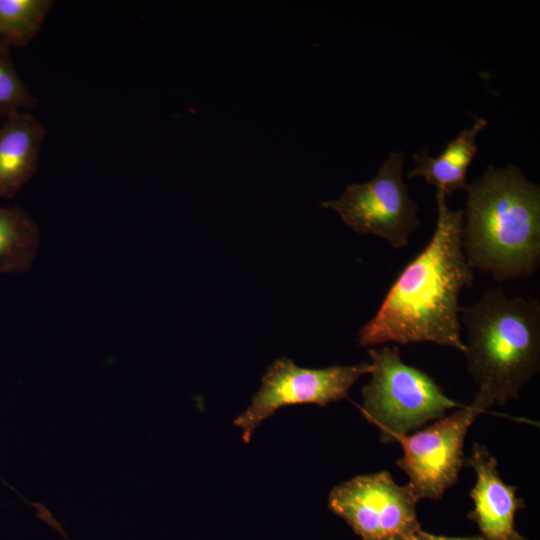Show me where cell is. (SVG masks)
I'll list each match as a JSON object with an SVG mask.
<instances>
[{
	"label": "cell",
	"instance_id": "1",
	"mask_svg": "<svg viewBox=\"0 0 540 540\" xmlns=\"http://www.w3.org/2000/svg\"><path fill=\"white\" fill-rule=\"evenodd\" d=\"M437 222L426 247L401 271L376 314L360 328L358 344L430 342L464 353L459 297L473 283L462 243L463 210L436 191Z\"/></svg>",
	"mask_w": 540,
	"mask_h": 540
},
{
	"label": "cell",
	"instance_id": "2",
	"mask_svg": "<svg viewBox=\"0 0 540 540\" xmlns=\"http://www.w3.org/2000/svg\"><path fill=\"white\" fill-rule=\"evenodd\" d=\"M462 243L473 270L503 282L529 278L540 261V189L514 165L489 166L466 189Z\"/></svg>",
	"mask_w": 540,
	"mask_h": 540
},
{
	"label": "cell",
	"instance_id": "3",
	"mask_svg": "<svg viewBox=\"0 0 540 540\" xmlns=\"http://www.w3.org/2000/svg\"><path fill=\"white\" fill-rule=\"evenodd\" d=\"M467 329L464 354L477 385L474 400L486 409L517 399L540 367V304L502 290H486L460 308Z\"/></svg>",
	"mask_w": 540,
	"mask_h": 540
},
{
	"label": "cell",
	"instance_id": "4",
	"mask_svg": "<svg viewBox=\"0 0 540 540\" xmlns=\"http://www.w3.org/2000/svg\"><path fill=\"white\" fill-rule=\"evenodd\" d=\"M371 379L362 388V413L394 441L463 405L447 397L425 372L403 362L397 346L369 348Z\"/></svg>",
	"mask_w": 540,
	"mask_h": 540
},
{
	"label": "cell",
	"instance_id": "5",
	"mask_svg": "<svg viewBox=\"0 0 540 540\" xmlns=\"http://www.w3.org/2000/svg\"><path fill=\"white\" fill-rule=\"evenodd\" d=\"M403 168V152H391L371 180L347 186L339 198L321 206L336 211L354 232L376 235L401 249L420 225L417 204L403 180Z\"/></svg>",
	"mask_w": 540,
	"mask_h": 540
},
{
	"label": "cell",
	"instance_id": "6",
	"mask_svg": "<svg viewBox=\"0 0 540 540\" xmlns=\"http://www.w3.org/2000/svg\"><path fill=\"white\" fill-rule=\"evenodd\" d=\"M371 370L372 365L367 362L307 369L288 358L277 359L268 367L261 387L234 425L241 429L242 439L247 443L260 423L276 410L309 403L324 407L344 399L354 383Z\"/></svg>",
	"mask_w": 540,
	"mask_h": 540
},
{
	"label": "cell",
	"instance_id": "7",
	"mask_svg": "<svg viewBox=\"0 0 540 540\" xmlns=\"http://www.w3.org/2000/svg\"><path fill=\"white\" fill-rule=\"evenodd\" d=\"M417 502L409 485L399 486L386 471L356 476L329 494L331 510L363 540H405L420 529Z\"/></svg>",
	"mask_w": 540,
	"mask_h": 540
},
{
	"label": "cell",
	"instance_id": "8",
	"mask_svg": "<svg viewBox=\"0 0 540 540\" xmlns=\"http://www.w3.org/2000/svg\"><path fill=\"white\" fill-rule=\"evenodd\" d=\"M486 410L473 400L419 432L394 438L403 449L397 465L409 477L408 485L418 501L439 499L456 482L464 463L466 434Z\"/></svg>",
	"mask_w": 540,
	"mask_h": 540
},
{
	"label": "cell",
	"instance_id": "9",
	"mask_svg": "<svg viewBox=\"0 0 540 540\" xmlns=\"http://www.w3.org/2000/svg\"><path fill=\"white\" fill-rule=\"evenodd\" d=\"M467 463L476 473L473 518L488 540H511L516 536L514 515L519 506L515 488L502 481L497 461L486 447L475 443Z\"/></svg>",
	"mask_w": 540,
	"mask_h": 540
},
{
	"label": "cell",
	"instance_id": "10",
	"mask_svg": "<svg viewBox=\"0 0 540 540\" xmlns=\"http://www.w3.org/2000/svg\"><path fill=\"white\" fill-rule=\"evenodd\" d=\"M45 129L23 111L5 118L0 127V197L13 198L34 176Z\"/></svg>",
	"mask_w": 540,
	"mask_h": 540
},
{
	"label": "cell",
	"instance_id": "11",
	"mask_svg": "<svg viewBox=\"0 0 540 540\" xmlns=\"http://www.w3.org/2000/svg\"><path fill=\"white\" fill-rule=\"evenodd\" d=\"M486 125L484 119L476 118L473 126L462 130L437 157H431L428 149L414 154L415 167L406 177H423L447 197L466 189L467 171L478 150L476 136Z\"/></svg>",
	"mask_w": 540,
	"mask_h": 540
},
{
	"label": "cell",
	"instance_id": "12",
	"mask_svg": "<svg viewBox=\"0 0 540 540\" xmlns=\"http://www.w3.org/2000/svg\"><path fill=\"white\" fill-rule=\"evenodd\" d=\"M41 241L37 222L18 206L0 205V275L28 271Z\"/></svg>",
	"mask_w": 540,
	"mask_h": 540
},
{
	"label": "cell",
	"instance_id": "13",
	"mask_svg": "<svg viewBox=\"0 0 540 540\" xmlns=\"http://www.w3.org/2000/svg\"><path fill=\"white\" fill-rule=\"evenodd\" d=\"M52 6L51 0H0V42L8 47L27 45Z\"/></svg>",
	"mask_w": 540,
	"mask_h": 540
},
{
	"label": "cell",
	"instance_id": "14",
	"mask_svg": "<svg viewBox=\"0 0 540 540\" xmlns=\"http://www.w3.org/2000/svg\"><path fill=\"white\" fill-rule=\"evenodd\" d=\"M37 105V99L30 93L19 77L9 47L0 42V116L5 118Z\"/></svg>",
	"mask_w": 540,
	"mask_h": 540
},
{
	"label": "cell",
	"instance_id": "15",
	"mask_svg": "<svg viewBox=\"0 0 540 540\" xmlns=\"http://www.w3.org/2000/svg\"><path fill=\"white\" fill-rule=\"evenodd\" d=\"M405 540H485V539L479 538V537H475V538H447V537L432 535V534L423 532L420 529H418L414 533H412L410 536H408Z\"/></svg>",
	"mask_w": 540,
	"mask_h": 540
},
{
	"label": "cell",
	"instance_id": "16",
	"mask_svg": "<svg viewBox=\"0 0 540 540\" xmlns=\"http://www.w3.org/2000/svg\"><path fill=\"white\" fill-rule=\"evenodd\" d=\"M511 540H523V539H521L520 537H518V536L516 535V536H515L514 538H512Z\"/></svg>",
	"mask_w": 540,
	"mask_h": 540
}]
</instances>
